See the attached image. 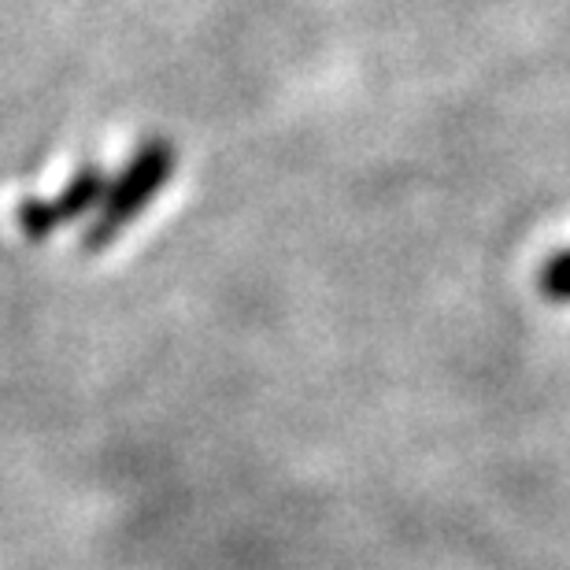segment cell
Wrapping results in <instances>:
<instances>
[{"label":"cell","mask_w":570,"mask_h":570,"mask_svg":"<svg viewBox=\"0 0 570 570\" xmlns=\"http://www.w3.org/2000/svg\"><path fill=\"white\" fill-rule=\"evenodd\" d=\"M170 170H175V148L167 141H145L138 148V156L130 159L127 170L108 186V197L100 204V212L94 215L89 230L82 237L86 253H100L108 248L138 215L159 197V189L167 186Z\"/></svg>","instance_id":"6da1fadb"},{"label":"cell","mask_w":570,"mask_h":570,"mask_svg":"<svg viewBox=\"0 0 570 570\" xmlns=\"http://www.w3.org/2000/svg\"><path fill=\"white\" fill-rule=\"evenodd\" d=\"M108 175L100 167H82L78 175L67 181L60 189L56 200H22L16 219H19V230L30 237V242H41L49 237L52 230L60 226L82 219V215H94L100 212V204L108 197Z\"/></svg>","instance_id":"7a4b0ae2"},{"label":"cell","mask_w":570,"mask_h":570,"mask_svg":"<svg viewBox=\"0 0 570 570\" xmlns=\"http://www.w3.org/2000/svg\"><path fill=\"white\" fill-rule=\"evenodd\" d=\"M541 293L556 304H570V248L556 253L541 271Z\"/></svg>","instance_id":"3957f363"}]
</instances>
